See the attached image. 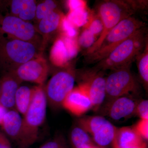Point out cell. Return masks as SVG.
<instances>
[{"instance_id":"1","label":"cell","mask_w":148,"mask_h":148,"mask_svg":"<svg viewBox=\"0 0 148 148\" xmlns=\"http://www.w3.org/2000/svg\"><path fill=\"white\" fill-rule=\"evenodd\" d=\"M144 28L122 42L107 56L97 63L96 69L111 71L131 65L143 52L147 42Z\"/></svg>"},{"instance_id":"2","label":"cell","mask_w":148,"mask_h":148,"mask_svg":"<svg viewBox=\"0 0 148 148\" xmlns=\"http://www.w3.org/2000/svg\"><path fill=\"white\" fill-rule=\"evenodd\" d=\"M97 10V14L103 24V30L92 46L85 51V56L98 50L111 30L123 19L133 16L136 11L132 1L120 0L104 1L98 5Z\"/></svg>"},{"instance_id":"3","label":"cell","mask_w":148,"mask_h":148,"mask_svg":"<svg viewBox=\"0 0 148 148\" xmlns=\"http://www.w3.org/2000/svg\"><path fill=\"white\" fill-rule=\"evenodd\" d=\"M47 104L42 86L35 87L32 102L22 118L20 147H28L36 141L39 128L45 121Z\"/></svg>"},{"instance_id":"4","label":"cell","mask_w":148,"mask_h":148,"mask_svg":"<svg viewBox=\"0 0 148 148\" xmlns=\"http://www.w3.org/2000/svg\"><path fill=\"white\" fill-rule=\"evenodd\" d=\"M145 27L143 21L133 16L124 18L109 32L98 50L85 56L86 61L88 64L98 63L122 42Z\"/></svg>"},{"instance_id":"5","label":"cell","mask_w":148,"mask_h":148,"mask_svg":"<svg viewBox=\"0 0 148 148\" xmlns=\"http://www.w3.org/2000/svg\"><path fill=\"white\" fill-rule=\"evenodd\" d=\"M106 77V98L108 101L132 95L137 97L140 85L130 71V65L112 70Z\"/></svg>"},{"instance_id":"6","label":"cell","mask_w":148,"mask_h":148,"mask_svg":"<svg viewBox=\"0 0 148 148\" xmlns=\"http://www.w3.org/2000/svg\"><path fill=\"white\" fill-rule=\"evenodd\" d=\"M36 50L32 42L15 39H7L0 34V64L21 66L34 58Z\"/></svg>"},{"instance_id":"7","label":"cell","mask_w":148,"mask_h":148,"mask_svg":"<svg viewBox=\"0 0 148 148\" xmlns=\"http://www.w3.org/2000/svg\"><path fill=\"white\" fill-rule=\"evenodd\" d=\"M77 123L102 148L112 145L118 128L101 116H85L79 119Z\"/></svg>"},{"instance_id":"8","label":"cell","mask_w":148,"mask_h":148,"mask_svg":"<svg viewBox=\"0 0 148 148\" xmlns=\"http://www.w3.org/2000/svg\"><path fill=\"white\" fill-rule=\"evenodd\" d=\"M75 80V74L72 70H63L53 75L45 90L51 108L57 109L62 107L66 96L74 88Z\"/></svg>"},{"instance_id":"9","label":"cell","mask_w":148,"mask_h":148,"mask_svg":"<svg viewBox=\"0 0 148 148\" xmlns=\"http://www.w3.org/2000/svg\"><path fill=\"white\" fill-rule=\"evenodd\" d=\"M80 83L85 88L92 103V110L98 111L106 98V77L101 71L86 72Z\"/></svg>"},{"instance_id":"10","label":"cell","mask_w":148,"mask_h":148,"mask_svg":"<svg viewBox=\"0 0 148 148\" xmlns=\"http://www.w3.org/2000/svg\"><path fill=\"white\" fill-rule=\"evenodd\" d=\"M0 18V34H7L11 38L32 42L36 34L32 23L13 15Z\"/></svg>"},{"instance_id":"11","label":"cell","mask_w":148,"mask_h":148,"mask_svg":"<svg viewBox=\"0 0 148 148\" xmlns=\"http://www.w3.org/2000/svg\"><path fill=\"white\" fill-rule=\"evenodd\" d=\"M139 100L136 96L126 95L108 101L103 106V116L114 121L126 119L135 115Z\"/></svg>"},{"instance_id":"12","label":"cell","mask_w":148,"mask_h":148,"mask_svg":"<svg viewBox=\"0 0 148 148\" xmlns=\"http://www.w3.org/2000/svg\"><path fill=\"white\" fill-rule=\"evenodd\" d=\"M48 67L46 61L42 57L34 58L18 66L14 74L21 81L35 83L42 86L48 75Z\"/></svg>"},{"instance_id":"13","label":"cell","mask_w":148,"mask_h":148,"mask_svg":"<svg viewBox=\"0 0 148 148\" xmlns=\"http://www.w3.org/2000/svg\"><path fill=\"white\" fill-rule=\"evenodd\" d=\"M62 107L73 114L80 116L92 109V103L85 88L80 84L66 96Z\"/></svg>"},{"instance_id":"14","label":"cell","mask_w":148,"mask_h":148,"mask_svg":"<svg viewBox=\"0 0 148 148\" xmlns=\"http://www.w3.org/2000/svg\"><path fill=\"white\" fill-rule=\"evenodd\" d=\"M112 148H147L145 140L133 127H118Z\"/></svg>"},{"instance_id":"15","label":"cell","mask_w":148,"mask_h":148,"mask_svg":"<svg viewBox=\"0 0 148 148\" xmlns=\"http://www.w3.org/2000/svg\"><path fill=\"white\" fill-rule=\"evenodd\" d=\"M77 45L71 37H64L56 41L51 51L52 61L57 66H64L69 59L76 54Z\"/></svg>"},{"instance_id":"16","label":"cell","mask_w":148,"mask_h":148,"mask_svg":"<svg viewBox=\"0 0 148 148\" xmlns=\"http://www.w3.org/2000/svg\"><path fill=\"white\" fill-rule=\"evenodd\" d=\"M21 81L11 73L4 76L1 81L0 104L5 109H15V97Z\"/></svg>"},{"instance_id":"17","label":"cell","mask_w":148,"mask_h":148,"mask_svg":"<svg viewBox=\"0 0 148 148\" xmlns=\"http://www.w3.org/2000/svg\"><path fill=\"white\" fill-rule=\"evenodd\" d=\"M0 125L5 133L20 147L22 135V118L15 110H10L4 116Z\"/></svg>"},{"instance_id":"18","label":"cell","mask_w":148,"mask_h":148,"mask_svg":"<svg viewBox=\"0 0 148 148\" xmlns=\"http://www.w3.org/2000/svg\"><path fill=\"white\" fill-rule=\"evenodd\" d=\"M36 7L33 0H13L12 1L11 10L14 16L28 21L36 17Z\"/></svg>"},{"instance_id":"19","label":"cell","mask_w":148,"mask_h":148,"mask_svg":"<svg viewBox=\"0 0 148 148\" xmlns=\"http://www.w3.org/2000/svg\"><path fill=\"white\" fill-rule=\"evenodd\" d=\"M34 88H30L28 86H20L16 90L15 97V109L23 116L32 102L34 95Z\"/></svg>"},{"instance_id":"20","label":"cell","mask_w":148,"mask_h":148,"mask_svg":"<svg viewBox=\"0 0 148 148\" xmlns=\"http://www.w3.org/2000/svg\"><path fill=\"white\" fill-rule=\"evenodd\" d=\"M70 135L75 148H102L95 145L90 135L78 125L73 127Z\"/></svg>"},{"instance_id":"21","label":"cell","mask_w":148,"mask_h":148,"mask_svg":"<svg viewBox=\"0 0 148 148\" xmlns=\"http://www.w3.org/2000/svg\"><path fill=\"white\" fill-rule=\"evenodd\" d=\"M62 19L60 13L55 10L40 20L39 24L40 32L45 34L53 32L59 27Z\"/></svg>"},{"instance_id":"22","label":"cell","mask_w":148,"mask_h":148,"mask_svg":"<svg viewBox=\"0 0 148 148\" xmlns=\"http://www.w3.org/2000/svg\"><path fill=\"white\" fill-rule=\"evenodd\" d=\"M138 72L144 86L147 89L148 86V44L146 43L144 50L136 58Z\"/></svg>"},{"instance_id":"23","label":"cell","mask_w":148,"mask_h":148,"mask_svg":"<svg viewBox=\"0 0 148 148\" xmlns=\"http://www.w3.org/2000/svg\"><path fill=\"white\" fill-rule=\"evenodd\" d=\"M89 12L87 8L70 11L67 18L74 27L84 26L88 21Z\"/></svg>"},{"instance_id":"24","label":"cell","mask_w":148,"mask_h":148,"mask_svg":"<svg viewBox=\"0 0 148 148\" xmlns=\"http://www.w3.org/2000/svg\"><path fill=\"white\" fill-rule=\"evenodd\" d=\"M84 27V29H88L96 37L97 35L100 36L103 30V24L98 14L94 15L90 13H89L87 23Z\"/></svg>"},{"instance_id":"25","label":"cell","mask_w":148,"mask_h":148,"mask_svg":"<svg viewBox=\"0 0 148 148\" xmlns=\"http://www.w3.org/2000/svg\"><path fill=\"white\" fill-rule=\"evenodd\" d=\"M56 4L51 0H47L37 6L36 17L40 20L55 10Z\"/></svg>"},{"instance_id":"26","label":"cell","mask_w":148,"mask_h":148,"mask_svg":"<svg viewBox=\"0 0 148 148\" xmlns=\"http://www.w3.org/2000/svg\"><path fill=\"white\" fill-rule=\"evenodd\" d=\"M96 37L88 29H84L79 38V41L80 45L88 49L92 46L97 40Z\"/></svg>"},{"instance_id":"27","label":"cell","mask_w":148,"mask_h":148,"mask_svg":"<svg viewBox=\"0 0 148 148\" xmlns=\"http://www.w3.org/2000/svg\"><path fill=\"white\" fill-rule=\"evenodd\" d=\"M135 115L138 116L140 119L148 120L147 100H139L136 106Z\"/></svg>"},{"instance_id":"28","label":"cell","mask_w":148,"mask_h":148,"mask_svg":"<svg viewBox=\"0 0 148 148\" xmlns=\"http://www.w3.org/2000/svg\"><path fill=\"white\" fill-rule=\"evenodd\" d=\"M133 127L144 140H148V120L140 119Z\"/></svg>"},{"instance_id":"29","label":"cell","mask_w":148,"mask_h":148,"mask_svg":"<svg viewBox=\"0 0 148 148\" xmlns=\"http://www.w3.org/2000/svg\"><path fill=\"white\" fill-rule=\"evenodd\" d=\"M65 140L61 135H57L52 140L45 143L39 148H64Z\"/></svg>"},{"instance_id":"30","label":"cell","mask_w":148,"mask_h":148,"mask_svg":"<svg viewBox=\"0 0 148 148\" xmlns=\"http://www.w3.org/2000/svg\"><path fill=\"white\" fill-rule=\"evenodd\" d=\"M62 21L63 29L66 32L67 36L71 38L75 36L77 34L76 31L74 28L75 27L70 23L67 18H63Z\"/></svg>"},{"instance_id":"31","label":"cell","mask_w":148,"mask_h":148,"mask_svg":"<svg viewBox=\"0 0 148 148\" xmlns=\"http://www.w3.org/2000/svg\"><path fill=\"white\" fill-rule=\"evenodd\" d=\"M70 11L87 8L86 2L82 1H70L69 2Z\"/></svg>"},{"instance_id":"32","label":"cell","mask_w":148,"mask_h":148,"mask_svg":"<svg viewBox=\"0 0 148 148\" xmlns=\"http://www.w3.org/2000/svg\"><path fill=\"white\" fill-rule=\"evenodd\" d=\"M0 148H11L10 142L4 133L0 131Z\"/></svg>"},{"instance_id":"33","label":"cell","mask_w":148,"mask_h":148,"mask_svg":"<svg viewBox=\"0 0 148 148\" xmlns=\"http://www.w3.org/2000/svg\"><path fill=\"white\" fill-rule=\"evenodd\" d=\"M7 112V109L0 104V124L2 121L4 116L5 115Z\"/></svg>"}]
</instances>
